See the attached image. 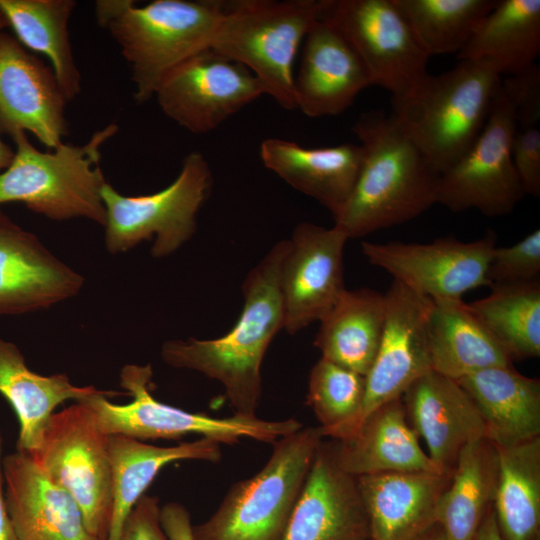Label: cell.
I'll return each mask as SVG.
<instances>
[{"label": "cell", "mask_w": 540, "mask_h": 540, "mask_svg": "<svg viewBox=\"0 0 540 540\" xmlns=\"http://www.w3.org/2000/svg\"><path fill=\"white\" fill-rule=\"evenodd\" d=\"M347 234L337 226L298 224L290 239L280 273L284 326L295 335L321 321L343 292Z\"/></svg>", "instance_id": "15"}, {"label": "cell", "mask_w": 540, "mask_h": 540, "mask_svg": "<svg viewBox=\"0 0 540 540\" xmlns=\"http://www.w3.org/2000/svg\"><path fill=\"white\" fill-rule=\"evenodd\" d=\"M497 478L498 452L488 438H478L461 450L436 510L445 540L475 539L493 505Z\"/></svg>", "instance_id": "31"}, {"label": "cell", "mask_w": 540, "mask_h": 540, "mask_svg": "<svg viewBox=\"0 0 540 540\" xmlns=\"http://www.w3.org/2000/svg\"><path fill=\"white\" fill-rule=\"evenodd\" d=\"M160 520L168 540H194L189 511L180 503L161 506Z\"/></svg>", "instance_id": "42"}, {"label": "cell", "mask_w": 540, "mask_h": 540, "mask_svg": "<svg viewBox=\"0 0 540 540\" xmlns=\"http://www.w3.org/2000/svg\"><path fill=\"white\" fill-rule=\"evenodd\" d=\"M322 439L319 427H303L275 441L263 468L234 483L216 511L193 525V539L281 540Z\"/></svg>", "instance_id": "6"}, {"label": "cell", "mask_w": 540, "mask_h": 540, "mask_svg": "<svg viewBox=\"0 0 540 540\" xmlns=\"http://www.w3.org/2000/svg\"><path fill=\"white\" fill-rule=\"evenodd\" d=\"M496 233L489 229L481 238L463 242L454 237L429 243L363 241L367 261L389 273L410 290L432 300L462 299L477 287L490 286L487 268Z\"/></svg>", "instance_id": "13"}, {"label": "cell", "mask_w": 540, "mask_h": 540, "mask_svg": "<svg viewBox=\"0 0 540 540\" xmlns=\"http://www.w3.org/2000/svg\"><path fill=\"white\" fill-rule=\"evenodd\" d=\"M281 540H370L357 477L338 465L332 440H321Z\"/></svg>", "instance_id": "18"}, {"label": "cell", "mask_w": 540, "mask_h": 540, "mask_svg": "<svg viewBox=\"0 0 540 540\" xmlns=\"http://www.w3.org/2000/svg\"><path fill=\"white\" fill-rule=\"evenodd\" d=\"M211 186L209 164L197 151L184 158L175 180L156 193L126 196L106 182L101 195L106 211L107 251L118 254L142 241L153 240V257L173 254L196 231L197 214Z\"/></svg>", "instance_id": "9"}, {"label": "cell", "mask_w": 540, "mask_h": 540, "mask_svg": "<svg viewBox=\"0 0 540 540\" xmlns=\"http://www.w3.org/2000/svg\"><path fill=\"white\" fill-rule=\"evenodd\" d=\"M539 53L540 0H498L456 58L510 75L536 63Z\"/></svg>", "instance_id": "32"}, {"label": "cell", "mask_w": 540, "mask_h": 540, "mask_svg": "<svg viewBox=\"0 0 540 540\" xmlns=\"http://www.w3.org/2000/svg\"><path fill=\"white\" fill-rule=\"evenodd\" d=\"M112 468V510L106 540H120L125 521L145 490L165 466L180 460L218 462L221 444L200 437L161 447L123 435H108Z\"/></svg>", "instance_id": "27"}, {"label": "cell", "mask_w": 540, "mask_h": 540, "mask_svg": "<svg viewBox=\"0 0 540 540\" xmlns=\"http://www.w3.org/2000/svg\"><path fill=\"white\" fill-rule=\"evenodd\" d=\"M15 151L0 138V170L6 169L13 160Z\"/></svg>", "instance_id": "46"}, {"label": "cell", "mask_w": 540, "mask_h": 540, "mask_svg": "<svg viewBox=\"0 0 540 540\" xmlns=\"http://www.w3.org/2000/svg\"><path fill=\"white\" fill-rule=\"evenodd\" d=\"M451 475L405 471L357 477L370 540H413L436 524V510Z\"/></svg>", "instance_id": "23"}, {"label": "cell", "mask_w": 540, "mask_h": 540, "mask_svg": "<svg viewBox=\"0 0 540 540\" xmlns=\"http://www.w3.org/2000/svg\"><path fill=\"white\" fill-rule=\"evenodd\" d=\"M118 131L115 123L94 132L82 145L62 142L52 152L36 149L24 131L10 135L16 150L0 174V204L19 201L51 220L86 218L104 227L100 167L103 145Z\"/></svg>", "instance_id": "5"}, {"label": "cell", "mask_w": 540, "mask_h": 540, "mask_svg": "<svg viewBox=\"0 0 540 540\" xmlns=\"http://www.w3.org/2000/svg\"><path fill=\"white\" fill-rule=\"evenodd\" d=\"M287 247L288 239L277 242L249 271L242 284L243 308L229 332L215 339L169 340L161 348L166 364L221 383L236 415L257 416L262 362L284 326L280 273Z\"/></svg>", "instance_id": "1"}, {"label": "cell", "mask_w": 540, "mask_h": 540, "mask_svg": "<svg viewBox=\"0 0 540 540\" xmlns=\"http://www.w3.org/2000/svg\"><path fill=\"white\" fill-rule=\"evenodd\" d=\"M474 540H502L493 505L484 516Z\"/></svg>", "instance_id": "44"}, {"label": "cell", "mask_w": 540, "mask_h": 540, "mask_svg": "<svg viewBox=\"0 0 540 540\" xmlns=\"http://www.w3.org/2000/svg\"><path fill=\"white\" fill-rule=\"evenodd\" d=\"M260 158L267 169L335 216L354 188L363 151L360 144L307 148L294 141L267 138L261 143Z\"/></svg>", "instance_id": "25"}, {"label": "cell", "mask_w": 540, "mask_h": 540, "mask_svg": "<svg viewBox=\"0 0 540 540\" xmlns=\"http://www.w3.org/2000/svg\"><path fill=\"white\" fill-rule=\"evenodd\" d=\"M493 66L458 60L442 74H427L392 114L439 174L480 135L501 83Z\"/></svg>", "instance_id": "4"}, {"label": "cell", "mask_w": 540, "mask_h": 540, "mask_svg": "<svg viewBox=\"0 0 540 540\" xmlns=\"http://www.w3.org/2000/svg\"><path fill=\"white\" fill-rule=\"evenodd\" d=\"M384 295L386 307L381 341L365 376L360 414L345 437L372 411L400 398L416 379L431 370L427 327L432 299L394 280Z\"/></svg>", "instance_id": "16"}, {"label": "cell", "mask_w": 540, "mask_h": 540, "mask_svg": "<svg viewBox=\"0 0 540 540\" xmlns=\"http://www.w3.org/2000/svg\"><path fill=\"white\" fill-rule=\"evenodd\" d=\"M73 0H0V9L17 40L50 61L58 85L67 99L81 90V75L72 53L68 22Z\"/></svg>", "instance_id": "33"}, {"label": "cell", "mask_w": 540, "mask_h": 540, "mask_svg": "<svg viewBox=\"0 0 540 540\" xmlns=\"http://www.w3.org/2000/svg\"><path fill=\"white\" fill-rule=\"evenodd\" d=\"M319 17L332 24L363 62L372 85L392 103L411 94L428 74V53L394 0H321Z\"/></svg>", "instance_id": "11"}, {"label": "cell", "mask_w": 540, "mask_h": 540, "mask_svg": "<svg viewBox=\"0 0 540 540\" xmlns=\"http://www.w3.org/2000/svg\"><path fill=\"white\" fill-rule=\"evenodd\" d=\"M431 370L459 380L512 360L463 299L432 300L427 327Z\"/></svg>", "instance_id": "29"}, {"label": "cell", "mask_w": 540, "mask_h": 540, "mask_svg": "<svg viewBox=\"0 0 540 540\" xmlns=\"http://www.w3.org/2000/svg\"><path fill=\"white\" fill-rule=\"evenodd\" d=\"M365 394V376L320 358L309 374L307 404L323 438L340 440L354 426Z\"/></svg>", "instance_id": "37"}, {"label": "cell", "mask_w": 540, "mask_h": 540, "mask_svg": "<svg viewBox=\"0 0 540 540\" xmlns=\"http://www.w3.org/2000/svg\"><path fill=\"white\" fill-rule=\"evenodd\" d=\"M30 457L81 509L88 531L106 540L112 510L108 435L84 401L53 413Z\"/></svg>", "instance_id": "10"}, {"label": "cell", "mask_w": 540, "mask_h": 540, "mask_svg": "<svg viewBox=\"0 0 540 540\" xmlns=\"http://www.w3.org/2000/svg\"><path fill=\"white\" fill-rule=\"evenodd\" d=\"M9 26V23L5 17V15L3 14V12L1 11L0 9V31L5 28V27H8Z\"/></svg>", "instance_id": "47"}, {"label": "cell", "mask_w": 540, "mask_h": 540, "mask_svg": "<svg viewBox=\"0 0 540 540\" xmlns=\"http://www.w3.org/2000/svg\"><path fill=\"white\" fill-rule=\"evenodd\" d=\"M106 392L94 386L74 385L65 374L35 373L28 368L15 344L0 339V394L9 402L19 422L18 452L28 456L34 453L58 405Z\"/></svg>", "instance_id": "28"}, {"label": "cell", "mask_w": 540, "mask_h": 540, "mask_svg": "<svg viewBox=\"0 0 540 540\" xmlns=\"http://www.w3.org/2000/svg\"><path fill=\"white\" fill-rule=\"evenodd\" d=\"M83 285L81 274L0 212V315L47 309Z\"/></svg>", "instance_id": "19"}, {"label": "cell", "mask_w": 540, "mask_h": 540, "mask_svg": "<svg viewBox=\"0 0 540 540\" xmlns=\"http://www.w3.org/2000/svg\"><path fill=\"white\" fill-rule=\"evenodd\" d=\"M413 540H445L442 528L436 523Z\"/></svg>", "instance_id": "45"}, {"label": "cell", "mask_w": 540, "mask_h": 540, "mask_svg": "<svg viewBox=\"0 0 540 540\" xmlns=\"http://www.w3.org/2000/svg\"><path fill=\"white\" fill-rule=\"evenodd\" d=\"M67 102L52 68L0 32V130L28 131L54 149L67 134Z\"/></svg>", "instance_id": "17"}, {"label": "cell", "mask_w": 540, "mask_h": 540, "mask_svg": "<svg viewBox=\"0 0 540 540\" xmlns=\"http://www.w3.org/2000/svg\"><path fill=\"white\" fill-rule=\"evenodd\" d=\"M321 7V0L225 2L210 48L246 67L266 95L294 110L293 63Z\"/></svg>", "instance_id": "7"}, {"label": "cell", "mask_w": 540, "mask_h": 540, "mask_svg": "<svg viewBox=\"0 0 540 540\" xmlns=\"http://www.w3.org/2000/svg\"><path fill=\"white\" fill-rule=\"evenodd\" d=\"M493 509L502 540H538L540 533V437L497 447Z\"/></svg>", "instance_id": "34"}, {"label": "cell", "mask_w": 540, "mask_h": 540, "mask_svg": "<svg viewBox=\"0 0 540 540\" xmlns=\"http://www.w3.org/2000/svg\"><path fill=\"white\" fill-rule=\"evenodd\" d=\"M372 86L356 51L328 21L318 17L304 41L294 76L296 109L308 117L336 116Z\"/></svg>", "instance_id": "20"}, {"label": "cell", "mask_w": 540, "mask_h": 540, "mask_svg": "<svg viewBox=\"0 0 540 540\" xmlns=\"http://www.w3.org/2000/svg\"><path fill=\"white\" fill-rule=\"evenodd\" d=\"M385 307L378 291L346 289L320 321L314 345L321 358L366 376L381 341Z\"/></svg>", "instance_id": "30"}, {"label": "cell", "mask_w": 540, "mask_h": 540, "mask_svg": "<svg viewBox=\"0 0 540 540\" xmlns=\"http://www.w3.org/2000/svg\"><path fill=\"white\" fill-rule=\"evenodd\" d=\"M457 382L474 401L485 437L507 447L540 437V381L512 365L486 368Z\"/></svg>", "instance_id": "26"}, {"label": "cell", "mask_w": 540, "mask_h": 540, "mask_svg": "<svg viewBox=\"0 0 540 540\" xmlns=\"http://www.w3.org/2000/svg\"><path fill=\"white\" fill-rule=\"evenodd\" d=\"M539 273L540 230L535 229L511 246H496L493 249L487 268V279L490 286L530 282L538 280Z\"/></svg>", "instance_id": "38"}, {"label": "cell", "mask_w": 540, "mask_h": 540, "mask_svg": "<svg viewBox=\"0 0 540 540\" xmlns=\"http://www.w3.org/2000/svg\"><path fill=\"white\" fill-rule=\"evenodd\" d=\"M418 438L400 397L372 411L347 437L331 440L338 465L356 477L405 471L444 474L423 451Z\"/></svg>", "instance_id": "24"}, {"label": "cell", "mask_w": 540, "mask_h": 540, "mask_svg": "<svg viewBox=\"0 0 540 540\" xmlns=\"http://www.w3.org/2000/svg\"><path fill=\"white\" fill-rule=\"evenodd\" d=\"M431 57L458 54L498 0H394Z\"/></svg>", "instance_id": "36"}, {"label": "cell", "mask_w": 540, "mask_h": 540, "mask_svg": "<svg viewBox=\"0 0 540 540\" xmlns=\"http://www.w3.org/2000/svg\"><path fill=\"white\" fill-rule=\"evenodd\" d=\"M401 399L410 426L424 439L428 456L444 474L452 475L468 443L485 437L479 410L456 380L430 370Z\"/></svg>", "instance_id": "21"}, {"label": "cell", "mask_w": 540, "mask_h": 540, "mask_svg": "<svg viewBox=\"0 0 540 540\" xmlns=\"http://www.w3.org/2000/svg\"><path fill=\"white\" fill-rule=\"evenodd\" d=\"M95 6L99 25L129 64L138 103L153 98L171 70L211 47L225 10L217 0H154L143 6L100 0Z\"/></svg>", "instance_id": "3"}, {"label": "cell", "mask_w": 540, "mask_h": 540, "mask_svg": "<svg viewBox=\"0 0 540 540\" xmlns=\"http://www.w3.org/2000/svg\"><path fill=\"white\" fill-rule=\"evenodd\" d=\"M352 130L363 160L348 200L333 216L349 239L410 221L437 203L440 174L392 113H363Z\"/></svg>", "instance_id": "2"}, {"label": "cell", "mask_w": 540, "mask_h": 540, "mask_svg": "<svg viewBox=\"0 0 540 540\" xmlns=\"http://www.w3.org/2000/svg\"><path fill=\"white\" fill-rule=\"evenodd\" d=\"M516 129L500 83L480 135L440 174L437 203L456 213L476 209L490 217L510 214L525 195L511 153Z\"/></svg>", "instance_id": "12"}, {"label": "cell", "mask_w": 540, "mask_h": 540, "mask_svg": "<svg viewBox=\"0 0 540 540\" xmlns=\"http://www.w3.org/2000/svg\"><path fill=\"white\" fill-rule=\"evenodd\" d=\"M152 375L150 364L125 365L120 372V385L133 398L131 402L122 405L111 402L110 398L122 395L114 391L84 400L106 435H123L145 441L172 440L196 434L231 445L242 438L274 443L303 428L302 423L293 418L264 420L236 414L220 418L162 403L151 394Z\"/></svg>", "instance_id": "8"}, {"label": "cell", "mask_w": 540, "mask_h": 540, "mask_svg": "<svg viewBox=\"0 0 540 540\" xmlns=\"http://www.w3.org/2000/svg\"><path fill=\"white\" fill-rule=\"evenodd\" d=\"M264 94L251 71L209 48L171 70L154 97L179 126L205 134Z\"/></svg>", "instance_id": "14"}, {"label": "cell", "mask_w": 540, "mask_h": 540, "mask_svg": "<svg viewBox=\"0 0 540 540\" xmlns=\"http://www.w3.org/2000/svg\"><path fill=\"white\" fill-rule=\"evenodd\" d=\"M160 512L159 499L144 494L127 517L120 540H168Z\"/></svg>", "instance_id": "41"}, {"label": "cell", "mask_w": 540, "mask_h": 540, "mask_svg": "<svg viewBox=\"0 0 540 540\" xmlns=\"http://www.w3.org/2000/svg\"><path fill=\"white\" fill-rule=\"evenodd\" d=\"M501 89L514 111L517 128L537 127L540 119V66L534 63L501 79Z\"/></svg>", "instance_id": "39"}, {"label": "cell", "mask_w": 540, "mask_h": 540, "mask_svg": "<svg viewBox=\"0 0 540 540\" xmlns=\"http://www.w3.org/2000/svg\"><path fill=\"white\" fill-rule=\"evenodd\" d=\"M488 296L467 303L513 359L540 356V282L492 284Z\"/></svg>", "instance_id": "35"}, {"label": "cell", "mask_w": 540, "mask_h": 540, "mask_svg": "<svg viewBox=\"0 0 540 540\" xmlns=\"http://www.w3.org/2000/svg\"><path fill=\"white\" fill-rule=\"evenodd\" d=\"M5 502L18 540H99L87 529L80 507L28 455L2 459Z\"/></svg>", "instance_id": "22"}, {"label": "cell", "mask_w": 540, "mask_h": 540, "mask_svg": "<svg viewBox=\"0 0 540 540\" xmlns=\"http://www.w3.org/2000/svg\"><path fill=\"white\" fill-rule=\"evenodd\" d=\"M512 160L525 194L540 196V130L517 128L512 141Z\"/></svg>", "instance_id": "40"}, {"label": "cell", "mask_w": 540, "mask_h": 540, "mask_svg": "<svg viewBox=\"0 0 540 540\" xmlns=\"http://www.w3.org/2000/svg\"><path fill=\"white\" fill-rule=\"evenodd\" d=\"M2 442L0 433V540H18L7 511L3 492Z\"/></svg>", "instance_id": "43"}]
</instances>
